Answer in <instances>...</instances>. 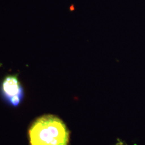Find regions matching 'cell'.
<instances>
[{"label": "cell", "instance_id": "1", "mask_svg": "<svg viewBox=\"0 0 145 145\" xmlns=\"http://www.w3.org/2000/svg\"><path fill=\"white\" fill-rule=\"evenodd\" d=\"M28 138L29 145H68L70 132L57 116L45 114L31 123Z\"/></svg>", "mask_w": 145, "mask_h": 145}, {"label": "cell", "instance_id": "2", "mask_svg": "<svg viewBox=\"0 0 145 145\" xmlns=\"http://www.w3.org/2000/svg\"><path fill=\"white\" fill-rule=\"evenodd\" d=\"M4 98L11 105L18 106L23 98V89L17 75H8L1 84Z\"/></svg>", "mask_w": 145, "mask_h": 145}, {"label": "cell", "instance_id": "3", "mask_svg": "<svg viewBox=\"0 0 145 145\" xmlns=\"http://www.w3.org/2000/svg\"><path fill=\"white\" fill-rule=\"evenodd\" d=\"M115 145H126L125 144L124 142H123L122 141H121V140H119L118 141V142Z\"/></svg>", "mask_w": 145, "mask_h": 145}]
</instances>
